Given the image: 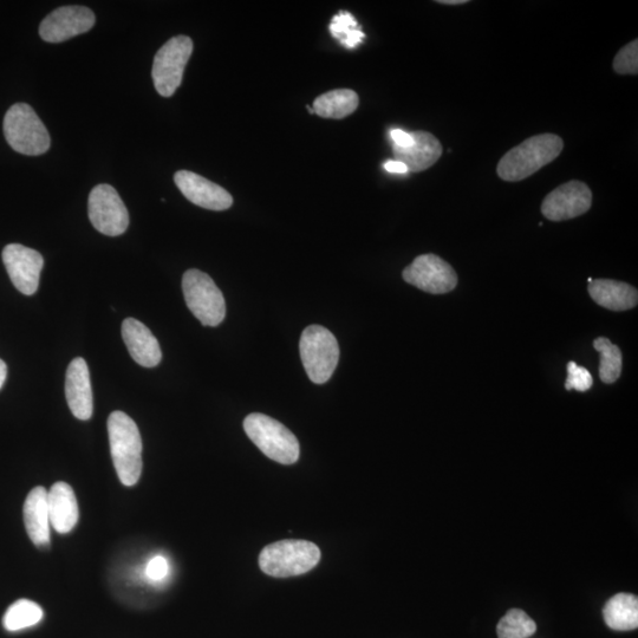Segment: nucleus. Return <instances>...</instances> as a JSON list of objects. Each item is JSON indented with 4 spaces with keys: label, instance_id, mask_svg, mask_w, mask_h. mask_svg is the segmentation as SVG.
<instances>
[{
    "label": "nucleus",
    "instance_id": "1",
    "mask_svg": "<svg viewBox=\"0 0 638 638\" xmlns=\"http://www.w3.org/2000/svg\"><path fill=\"white\" fill-rule=\"evenodd\" d=\"M564 142L555 134H542L520 143L499 161L500 179L510 182L530 178L539 169L555 161L562 153Z\"/></svg>",
    "mask_w": 638,
    "mask_h": 638
},
{
    "label": "nucleus",
    "instance_id": "2",
    "mask_svg": "<svg viewBox=\"0 0 638 638\" xmlns=\"http://www.w3.org/2000/svg\"><path fill=\"white\" fill-rule=\"evenodd\" d=\"M110 451L121 483L134 486L142 473V439L138 426L126 413L114 412L108 419Z\"/></svg>",
    "mask_w": 638,
    "mask_h": 638
},
{
    "label": "nucleus",
    "instance_id": "3",
    "mask_svg": "<svg viewBox=\"0 0 638 638\" xmlns=\"http://www.w3.org/2000/svg\"><path fill=\"white\" fill-rule=\"evenodd\" d=\"M321 561V550L307 540L288 539L266 546L259 566L266 575L285 578L307 574Z\"/></svg>",
    "mask_w": 638,
    "mask_h": 638
},
{
    "label": "nucleus",
    "instance_id": "4",
    "mask_svg": "<svg viewBox=\"0 0 638 638\" xmlns=\"http://www.w3.org/2000/svg\"><path fill=\"white\" fill-rule=\"evenodd\" d=\"M244 429L266 457L283 465H292L299 459V442L291 431L268 415L253 413L244 421Z\"/></svg>",
    "mask_w": 638,
    "mask_h": 638
},
{
    "label": "nucleus",
    "instance_id": "5",
    "mask_svg": "<svg viewBox=\"0 0 638 638\" xmlns=\"http://www.w3.org/2000/svg\"><path fill=\"white\" fill-rule=\"evenodd\" d=\"M4 134L13 151L18 153L36 156L49 151V132L29 104L17 103L8 110Z\"/></svg>",
    "mask_w": 638,
    "mask_h": 638
},
{
    "label": "nucleus",
    "instance_id": "6",
    "mask_svg": "<svg viewBox=\"0 0 638 638\" xmlns=\"http://www.w3.org/2000/svg\"><path fill=\"white\" fill-rule=\"evenodd\" d=\"M299 353L309 379L316 384L328 382L340 361L336 337L321 325H310L303 331Z\"/></svg>",
    "mask_w": 638,
    "mask_h": 638
},
{
    "label": "nucleus",
    "instance_id": "7",
    "mask_svg": "<svg viewBox=\"0 0 638 638\" xmlns=\"http://www.w3.org/2000/svg\"><path fill=\"white\" fill-rule=\"evenodd\" d=\"M182 291L188 309L205 327H218L224 321L225 298L207 273L188 270L182 278Z\"/></svg>",
    "mask_w": 638,
    "mask_h": 638
},
{
    "label": "nucleus",
    "instance_id": "8",
    "mask_svg": "<svg viewBox=\"0 0 638 638\" xmlns=\"http://www.w3.org/2000/svg\"><path fill=\"white\" fill-rule=\"evenodd\" d=\"M193 52V41L187 36H177L156 52L153 64V81L161 96L171 97L178 90L185 68Z\"/></svg>",
    "mask_w": 638,
    "mask_h": 638
},
{
    "label": "nucleus",
    "instance_id": "9",
    "mask_svg": "<svg viewBox=\"0 0 638 638\" xmlns=\"http://www.w3.org/2000/svg\"><path fill=\"white\" fill-rule=\"evenodd\" d=\"M88 211L91 224L106 236H121L128 229L127 207L113 186H96L89 195Z\"/></svg>",
    "mask_w": 638,
    "mask_h": 638
},
{
    "label": "nucleus",
    "instance_id": "10",
    "mask_svg": "<svg viewBox=\"0 0 638 638\" xmlns=\"http://www.w3.org/2000/svg\"><path fill=\"white\" fill-rule=\"evenodd\" d=\"M403 279L422 291L444 295L458 285V276L451 265L435 255H422L414 259L402 273Z\"/></svg>",
    "mask_w": 638,
    "mask_h": 638
},
{
    "label": "nucleus",
    "instance_id": "11",
    "mask_svg": "<svg viewBox=\"0 0 638 638\" xmlns=\"http://www.w3.org/2000/svg\"><path fill=\"white\" fill-rule=\"evenodd\" d=\"M592 205V193L587 184L570 181L552 191L543 201L542 213L551 221H564L583 216Z\"/></svg>",
    "mask_w": 638,
    "mask_h": 638
},
{
    "label": "nucleus",
    "instance_id": "12",
    "mask_svg": "<svg viewBox=\"0 0 638 638\" xmlns=\"http://www.w3.org/2000/svg\"><path fill=\"white\" fill-rule=\"evenodd\" d=\"M3 262L17 290L26 296L35 295L44 266L41 253L23 245L10 244L3 251Z\"/></svg>",
    "mask_w": 638,
    "mask_h": 638
},
{
    "label": "nucleus",
    "instance_id": "13",
    "mask_svg": "<svg viewBox=\"0 0 638 638\" xmlns=\"http://www.w3.org/2000/svg\"><path fill=\"white\" fill-rule=\"evenodd\" d=\"M95 24L94 12L84 6H63L51 12L39 26L45 42L61 43L84 34Z\"/></svg>",
    "mask_w": 638,
    "mask_h": 638
},
{
    "label": "nucleus",
    "instance_id": "14",
    "mask_svg": "<svg viewBox=\"0 0 638 638\" xmlns=\"http://www.w3.org/2000/svg\"><path fill=\"white\" fill-rule=\"evenodd\" d=\"M175 185L192 204L211 211H225L233 205L232 195L214 182L190 171L174 175Z\"/></svg>",
    "mask_w": 638,
    "mask_h": 638
},
{
    "label": "nucleus",
    "instance_id": "15",
    "mask_svg": "<svg viewBox=\"0 0 638 638\" xmlns=\"http://www.w3.org/2000/svg\"><path fill=\"white\" fill-rule=\"evenodd\" d=\"M65 396L75 418L87 421L93 416V390H91L88 364L81 357L69 364L65 377Z\"/></svg>",
    "mask_w": 638,
    "mask_h": 638
},
{
    "label": "nucleus",
    "instance_id": "16",
    "mask_svg": "<svg viewBox=\"0 0 638 638\" xmlns=\"http://www.w3.org/2000/svg\"><path fill=\"white\" fill-rule=\"evenodd\" d=\"M122 338L129 354L141 367L159 366L162 358L158 340L145 324L135 318H127L122 323Z\"/></svg>",
    "mask_w": 638,
    "mask_h": 638
},
{
    "label": "nucleus",
    "instance_id": "17",
    "mask_svg": "<svg viewBox=\"0 0 638 638\" xmlns=\"http://www.w3.org/2000/svg\"><path fill=\"white\" fill-rule=\"evenodd\" d=\"M414 143L409 148L393 147L396 161L406 165L409 172L419 173L431 168L441 158L444 148L438 139L431 133H410Z\"/></svg>",
    "mask_w": 638,
    "mask_h": 638
},
{
    "label": "nucleus",
    "instance_id": "18",
    "mask_svg": "<svg viewBox=\"0 0 638 638\" xmlns=\"http://www.w3.org/2000/svg\"><path fill=\"white\" fill-rule=\"evenodd\" d=\"M24 523L26 532L38 548L50 545V513L48 491L38 486L31 490L24 504Z\"/></svg>",
    "mask_w": 638,
    "mask_h": 638
},
{
    "label": "nucleus",
    "instance_id": "19",
    "mask_svg": "<svg viewBox=\"0 0 638 638\" xmlns=\"http://www.w3.org/2000/svg\"><path fill=\"white\" fill-rule=\"evenodd\" d=\"M50 524L58 533H69L74 530L80 518L77 499L73 488L63 481L52 485L48 491Z\"/></svg>",
    "mask_w": 638,
    "mask_h": 638
},
{
    "label": "nucleus",
    "instance_id": "20",
    "mask_svg": "<svg viewBox=\"0 0 638 638\" xmlns=\"http://www.w3.org/2000/svg\"><path fill=\"white\" fill-rule=\"evenodd\" d=\"M589 295L600 307L611 311L634 309L638 303V292L627 283L596 279L589 286Z\"/></svg>",
    "mask_w": 638,
    "mask_h": 638
},
{
    "label": "nucleus",
    "instance_id": "21",
    "mask_svg": "<svg viewBox=\"0 0 638 638\" xmlns=\"http://www.w3.org/2000/svg\"><path fill=\"white\" fill-rule=\"evenodd\" d=\"M358 104L360 99L354 90L336 89L318 96L312 109L323 119L342 120L355 113Z\"/></svg>",
    "mask_w": 638,
    "mask_h": 638
},
{
    "label": "nucleus",
    "instance_id": "22",
    "mask_svg": "<svg viewBox=\"0 0 638 638\" xmlns=\"http://www.w3.org/2000/svg\"><path fill=\"white\" fill-rule=\"evenodd\" d=\"M607 626L617 631L635 630L638 627V598L630 594H618L605 604L603 610Z\"/></svg>",
    "mask_w": 638,
    "mask_h": 638
},
{
    "label": "nucleus",
    "instance_id": "23",
    "mask_svg": "<svg viewBox=\"0 0 638 638\" xmlns=\"http://www.w3.org/2000/svg\"><path fill=\"white\" fill-rule=\"evenodd\" d=\"M43 617V609L37 603L19 600L6 611L3 624L8 631H19L36 626Z\"/></svg>",
    "mask_w": 638,
    "mask_h": 638
},
{
    "label": "nucleus",
    "instance_id": "24",
    "mask_svg": "<svg viewBox=\"0 0 638 638\" xmlns=\"http://www.w3.org/2000/svg\"><path fill=\"white\" fill-rule=\"evenodd\" d=\"M594 348L601 355L600 377L602 382L615 383L622 374L623 356L621 349L605 337L597 338L594 341Z\"/></svg>",
    "mask_w": 638,
    "mask_h": 638
},
{
    "label": "nucleus",
    "instance_id": "25",
    "mask_svg": "<svg viewBox=\"0 0 638 638\" xmlns=\"http://www.w3.org/2000/svg\"><path fill=\"white\" fill-rule=\"evenodd\" d=\"M537 624L523 610L512 609L501 618L497 633L499 638H530L536 633Z\"/></svg>",
    "mask_w": 638,
    "mask_h": 638
},
{
    "label": "nucleus",
    "instance_id": "26",
    "mask_svg": "<svg viewBox=\"0 0 638 638\" xmlns=\"http://www.w3.org/2000/svg\"><path fill=\"white\" fill-rule=\"evenodd\" d=\"M330 32L348 49L356 48L358 44L362 43L364 38L356 19L349 12H341L340 15L332 18Z\"/></svg>",
    "mask_w": 638,
    "mask_h": 638
},
{
    "label": "nucleus",
    "instance_id": "27",
    "mask_svg": "<svg viewBox=\"0 0 638 638\" xmlns=\"http://www.w3.org/2000/svg\"><path fill=\"white\" fill-rule=\"evenodd\" d=\"M614 70L620 75L638 74V41L629 43L615 57Z\"/></svg>",
    "mask_w": 638,
    "mask_h": 638
},
{
    "label": "nucleus",
    "instance_id": "28",
    "mask_svg": "<svg viewBox=\"0 0 638 638\" xmlns=\"http://www.w3.org/2000/svg\"><path fill=\"white\" fill-rule=\"evenodd\" d=\"M594 384L588 369L577 366L575 362L568 364V379L565 382V389H575L577 392H587Z\"/></svg>",
    "mask_w": 638,
    "mask_h": 638
},
{
    "label": "nucleus",
    "instance_id": "29",
    "mask_svg": "<svg viewBox=\"0 0 638 638\" xmlns=\"http://www.w3.org/2000/svg\"><path fill=\"white\" fill-rule=\"evenodd\" d=\"M169 571V564L165 557L156 556L149 561L146 569V575L152 581L158 582L166 578Z\"/></svg>",
    "mask_w": 638,
    "mask_h": 638
},
{
    "label": "nucleus",
    "instance_id": "30",
    "mask_svg": "<svg viewBox=\"0 0 638 638\" xmlns=\"http://www.w3.org/2000/svg\"><path fill=\"white\" fill-rule=\"evenodd\" d=\"M390 138L394 141V146L400 148H409L414 143L412 135L401 129H393L390 132Z\"/></svg>",
    "mask_w": 638,
    "mask_h": 638
},
{
    "label": "nucleus",
    "instance_id": "31",
    "mask_svg": "<svg viewBox=\"0 0 638 638\" xmlns=\"http://www.w3.org/2000/svg\"><path fill=\"white\" fill-rule=\"evenodd\" d=\"M384 168H386L387 172L393 174H407L409 172L406 165L396 160L387 161L386 164H384Z\"/></svg>",
    "mask_w": 638,
    "mask_h": 638
},
{
    "label": "nucleus",
    "instance_id": "32",
    "mask_svg": "<svg viewBox=\"0 0 638 638\" xmlns=\"http://www.w3.org/2000/svg\"><path fill=\"white\" fill-rule=\"evenodd\" d=\"M6 376H8V367L3 360H0V389L4 386Z\"/></svg>",
    "mask_w": 638,
    "mask_h": 638
},
{
    "label": "nucleus",
    "instance_id": "33",
    "mask_svg": "<svg viewBox=\"0 0 638 638\" xmlns=\"http://www.w3.org/2000/svg\"><path fill=\"white\" fill-rule=\"evenodd\" d=\"M438 3L444 5H462L467 4L468 0H439Z\"/></svg>",
    "mask_w": 638,
    "mask_h": 638
},
{
    "label": "nucleus",
    "instance_id": "34",
    "mask_svg": "<svg viewBox=\"0 0 638 638\" xmlns=\"http://www.w3.org/2000/svg\"><path fill=\"white\" fill-rule=\"evenodd\" d=\"M307 109H308V112L310 114H315V110L314 109L310 108L309 106L307 107Z\"/></svg>",
    "mask_w": 638,
    "mask_h": 638
}]
</instances>
